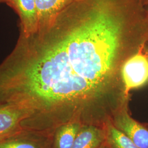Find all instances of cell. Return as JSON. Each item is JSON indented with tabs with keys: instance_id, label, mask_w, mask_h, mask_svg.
<instances>
[{
	"instance_id": "3957f363",
	"label": "cell",
	"mask_w": 148,
	"mask_h": 148,
	"mask_svg": "<svg viewBox=\"0 0 148 148\" xmlns=\"http://www.w3.org/2000/svg\"><path fill=\"white\" fill-rule=\"evenodd\" d=\"M122 77L127 95L131 90L148 84V58L144 51L127 60L122 69Z\"/></svg>"
},
{
	"instance_id": "4fadbf2b",
	"label": "cell",
	"mask_w": 148,
	"mask_h": 148,
	"mask_svg": "<svg viewBox=\"0 0 148 148\" xmlns=\"http://www.w3.org/2000/svg\"><path fill=\"white\" fill-rule=\"evenodd\" d=\"M145 51V54H147V57H148V47H146L145 48V50H144Z\"/></svg>"
},
{
	"instance_id": "277c9868",
	"label": "cell",
	"mask_w": 148,
	"mask_h": 148,
	"mask_svg": "<svg viewBox=\"0 0 148 148\" xmlns=\"http://www.w3.org/2000/svg\"><path fill=\"white\" fill-rule=\"evenodd\" d=\"M6 4L19 16L21 34L29 36L37 32L38 17L35 0H7Z\"/></svg>"
},
{
	"instance_id": "6da1fadb",
	"label": "cell",
	"mask_w": 148,
	"mask_h": 148,
	"mask_svg": "<svg viewBox=\"0 0 148 148\" xmlns=\"http://www.w3.org/2000/svg\"><path fill=\"white\" fill-rule=\"evenodd\" d=\"M148 43L143 0H73L49 25L20 36L0 64V99L32 130L105 127L129 102L122 69Z\"/></svg>"
},
{
	"instance_id": "5bb4252c",
	"label": "cell",
	"mask_w": 148,
	"mask_h": 148,
	"mask_svg": "<svg viewBox=\"0 0 148 148\" xmlns=\"http://www.w3.org/2000/svg\"><path fill=\"white\" fill-rule=\"evenodd\" d=\"M7 1V0H0V3H6Z\"/></svg>"
},
{
	"instance_id": "7c38bea8",
	"label": "cell",
	"mask_w": 148,
	"mask_h": 148,
	"mask_svg": "<svg viewBox=\"0 0 148 148\" xmlns=\"http://www.w3.org/2000/svg\"><path fill=\"white\" fill-rule=\"evenodd\" d=\"M99 148H109L106 145V144L104 143V144H103L101 147H100Z\"/></svg>"
},
{
	"instance_id": "9a60e30c",
	"label": "cell",
	"mask_w": 148,
	"mask_h": 148,
	"mask_svg": "<svg viewBox=\"0 0 148 148\" xmlns=\"http://www.w3.org/2000/svg\"><path fill=\"white\" fill-rule=\"evenodd\" d=\"M146 8H147V12H148V5H147V6H146Z\"/></svg>"
},
{
	"instance_id": "8992f818",
	"label": "cell",
	"mask_w": 148,
	"mask_h": 148,
	"mask_svg": "<svg viewBox=\"0 0 148 148\" xmlns=\"http://www.w3.org/2000/svg\"><path fill=\"white\" fill-rule=\"evenodd\" d=\"M24 116L14 108L0 106V141L24 131Z\"/></svg>"
},
{
	"instance_id": "52a82bcc",
	"label": "cell",
	"mask_w": 148,
	"mask_h": 148,
	"mask_svg": "<svg viewBox=\"0 0 148 148\" xmlns=\"http://www.w3.org/2000/svg\"><path fill=\"white\" fill-rule=\"evenodd\" d=\"M73 0H35L38 30L49 25L59 13Z\"/></svg>"
},
{
	"instance_id": "7a4b0ae2",
	"label": "cell",
	"mask_w": 148,
	"mask_h": 148,
	"mask_svg": "<svg viewBox=\"0 0 148 148\" xmlns=\"http://www.w3.org/2000/svg\"><path fill=\"white\" fill-rule=\"evenodd\" d=\"M113 125L130 138L139 148H148V124L138 121L131 116L128 103L111 118Z\"/></svg>"
},
{
	"instance_id": "30bf717a",
	"label": "cell",
	"mask_w": 148,
	"mask_h": 148,
	"mask_svg": "<svg viewBox=\"0 0 148 148\" xmlns=\"http://www.w3.org/2000/svg\"><path fill=\"white\" fill-rule=\"evenodd\" d=\"M105 142L109 148H139L124 133L115 127L111 120L106 122Z\"/></svg>"
},
{
	"instance_id": "8fae6325",
	"label": "cell",
	"mask_w": 148,
	"mask_h": 148,
	"mask_svg": "<svg viewBox=\"0 0 148 148\" xmlns=\"http://www.w3.org/2000/svg\"><path fill=\"white\" fill-rule=\"evenodd\" d=\"M143 2L144 5L145 6L148 5V0H143Z\"/></svg>"
},
{
	"instance_id": "9c48e42d",
	"label": "cell",
	"mask_w": 148,
	"mask_h": 148,
	"mask_svg": "<svg viewBox=\"0 0 148 148\" xmlns=\"http://www.w3.org/2000/svg\"><path fill=\"white\" fill-rule=\"evenodd\" d=\"M81 125L68 123L59 127L54 134L52 148H71Z\"/></svg>"
},
{
	"instance_id": "5b68a950",
	"label": "cell",
	"mask_w": 148,
	"mask_h": 148,
	"mask_svg": "<svg viewBox=\"0 0 148 148\" xmlns=\"http://www.w3.org/2000/svg\"><path fill=\"white\" fill-rule=\"evenodd\" d=\"M53 138L24 131L0 141V148H52Z\"/></svg>"
},
{
	"instance_id": "ba28073f",
	"label": "cell",
	"mask_w": 148,
	"mask_h": 148,
	"mask_svg": "<svg viewBox=\"0 0 148 148\" xmlns=\"http://www.w3.org/2000/svg\"><path fill=\"white\" fill-rule=\"evenodd\" d=\"M105 142L104 127L81 126L71 148H99Z\"/></svg>"
}]
</instances>
